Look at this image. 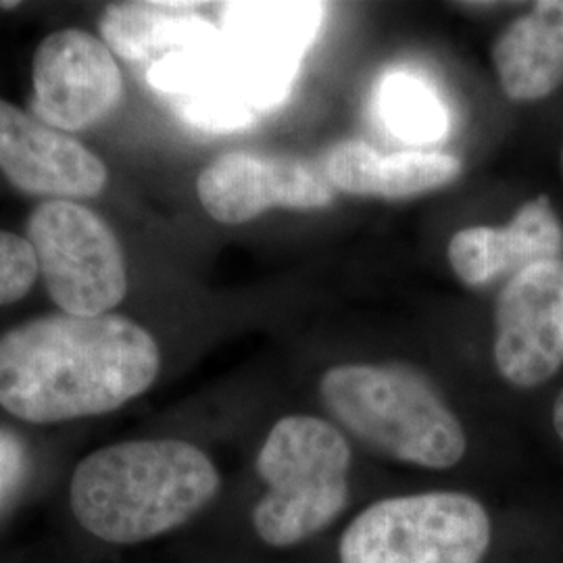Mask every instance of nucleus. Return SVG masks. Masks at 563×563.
I'll return each mask as SVG.
<instances>
[{
    "mask_svg": "<svg viewBox=\"0 0 563 563\" xmlns=\"http://www.w3.org/2000/svg\"><path fill=\"white\" fill-rule=\"evenodd\" d=\"M155 339L123 316L55 313L0 336V405L30 423L102 416L157 380Z\"/></svg>",
    "mask_w": 563,
    "mask_h": 563,
    "instance_id": "f257e3e1",
    "label": "nucleus"
},
{
    "mask_svg": "<svg viewBox=\"0 0 563 563\" xmlns=\"http://www.w3.org/2000/svg\"><path fill=\"white\" fill-rule=\"evenodd\" d=\"M220 472L199 446L159 439L109 444L81 460L69 504L86 532L111 544H139L172 532L211 504Z\"/></svg>",
    "mask_w": 563,
    "mask_h": 563,
    "instance_id": "f03ea898",
    "label": "nucleus"
},
{
    "mask_svg": "<svg viewBox=\"0 0 563 563\" xmlns=\"http://www.w3.org/2000/svg\"><path fill=\"white\" fill-rule=\"evenodd\" d=\"M320 397L351 434L399 462L449 470L465 455L460 418L411 372L367 363L336 365L323 374Z\"/></svg>",
    "mask_w": 563,
    "mask_h": 563,
    "instance_id": "7ed1b4c3",
    "label": "nucleus"
},
{
    "mask_svg": "<svg viewBox=\"0 0 563 563\" xmlns=\"http://www.w3.org/2000/svg\"><path fill=\"white\" fill-rule=\"evenodd\" d=\"M351 446L334 423L286 416L257 455L265 495L251 520L263 543L286 549L309 541L349 504Z\"/></svg>",
    "mask_w": 563,
    "mask_h": 563,
    "instance_id": "20e7f679",
    "label": "nucleus"
},
{
    "mask_svg": "<svg viewBox=\"0 0 563 563\" xmlns=\"http://www.w3.org/2000/svg\"><path fill=\"white\" fill-rule=\"evenodd\" d=\"M484 505L455 490L388 497L342 532L341 563H483L490 547Z\"/></svg>",
    "mask_w": 563,
    "mask_h": 563,
    "instance_id": "39448f33",
    "label": "nucleus"
},
{
    "mask_svg": "<svg viewBox=\"0 0 563 563\" xmlns=\"http://www.w3.org/2000/svg\"><path fill=\"white\" fill-rule=\"evenodd\" d=\"M27 242L63 313L95 318L123 301L128 272L120 242L90 209L71 201L44 202L30 216Z\"/></svg>",
    "mask_w": 563,
    "mask_h": 563,
    "instance_id": "423d86ee",
    "label": "nucleus"
},
{
    "mask_svg": "<svg viewBox=\"0 0 563 563\" xmlns=\"http://www.w3.org/2000/svg\"><path fill=\"white\" fill-rule=\"evenodd\" d=\"M34 115L63 132H80L115 111L123 92L111 48L84 30H59L42 41L34 63Z\"/></svg>",
    "mask_w": 563,
    "mask_h": 563,
    "instance_id": "0eeeda50",
    "label": "nucleus"
},
{
    "mask_svg": "<svg viewBox=\"0 0 563 563\" xmlns=\"http://www.w3.org/2000/svg\"><path fill=\"white\" fill-rule=\"evenodd\" d=\"M495 363L507 383L532 388L563 363V262L526 267L497 301Z\"/></svg>",
    "mask_w": 563,
    "mask_h": 563,
    "instance_id": "6e6552de",
    "label": "nucleus"
},
{
    "mask_svg": "<svg viewBox=\"0 0 563 563\" xmlns=\"http://www.w3.org/2000/svg\"><path fill=\"white\" fill-rule=\"evenodd\" d=\"M205 211L216 222L239 225L269 209H322L334 201V188L309 163L234 151L209 163L197 180Z\"/></svg>",
    "mask_w": 563,
    "mask_h": 563,
    "instance_id": "1a4fd4ad",
    "label": "nucleus"
},
{
    "mask_svg": "<svg viewBox=\"0 0 563 563\" xmlns=\"http://www.w3.org/2000/svg\"><path fill=\"white\" fill-rule=\"evenodd\" d=\"M0 169L13 186L55 201L99 195L104 163L81 142L0 101Z\"/></svg>",
    "mask_w": 563,
    "mask_h": 563,
    "instance_id": "9d476101",
    "label": "nucleus"
},
{
    "mask_svg": "<svg viewBox=\"0 0 563 563\" xmlns=\"http://www.w3.org/2000/svg\"><path fill=\"white\" fill-rule=\"evenodd\" d=\"M562 253V223L547 197L526 202L504 228H465L449 242V263L467 286H483L539 263L560 262Z\"/></svg>",
    "mask_w": 563,
    "mask_h": 563,
    "instance_id": "9b49d317",
    "label": "nucleus"
},
{
    "mask_svg": "<svg viewBox=\"0 0 563 563\" xmlns=\"http://www.w3.org/2000/svg\"><path fill=\"white\" fill-rule=\"evenodd\" d=\"M462 163L446 153H380L362 141L332 146L323 176L334 190L355 197L401 201L439 190L457 180Z\"/></svg>",
    "mask_w": 563,
    "mask_h": 563,
    "instance_id": "f8f14e48",
    "label": "nucleus"
},
{
    "mask_svg": "<svg viewBox=\"0 0 563 563\" xmlns=\"http://www.w3.org/2000/svg\"><path fill=\"white\" fill-rule=\"evenodd\" d=\"M102 42L113 55L134 63L157 60L211 46L222 30L188 2H121L104 11Z\"/></svg>",
    "mask_w": 563,
    "mask_h": 563,
    "instance_id": "ddd939ff",
    "label": "nucleus"
},
{
    "mask_svg": "<svg viewBox=\"0 0 563 563\" xmlns=\"http://www.w3.org/2000/svg\"><path fill=\"white\" fill-rule=\"evenodd\" d=\"M499 84L511 101H539L563 84V0H543L493 46Z\"/></svg>",
    "mask_w": 563,
    "mask_h": 563,
    "instance_id": "4468645a",
    "label": "nucleus"
},
{
    "mask_svg": "<svg viewBox=\"0 0 563 563\" xmlns=\"http://www.w3.org/2000/svg\"><path fill=\"white\" fill-rule=\"evenodd\" d=\"M320 2H236L222 13V36L263 57L301 63L322 27Z\"/></svg>",
    "mask_w": 563,
    "mask_h": 563,
    "instance_id": "2eb2a0df",
    "label": "nucleus"
},
{
    "mask_svg": "<svg viewBox=\"0 0 563 563\" xmlns=\"http://www.w3.org/2000/svg\"><path fill=\"white\" fill-rule=\"evenodd\" d=\"M378 107L386 125L405 141L434 142L449 130V118L437 92L411 74L384 78Z\"/></svg>",
    "mask_w": 563,
    "mask_h": 563,
    "instance_id": "dca6fc26",
    "label": "nucleus"
},
{
    "mask_svg": "<svg viewBox=\"0 0 563 563\" xmlns=\"http://www.w3.org/2000/svg\"><path fill=\"white\" fill-rule=\"evenodd\" d=\"M38 276L36 253L27 239L0 230V307L23 299Z\"/></svg>",
    "mask_w": 563,
    "mask_h": 563,
    "instance_id": "f3484780",
    "label": "nucleus"
},
{
    "mask_svg": "<svg viewBox=\"0 0 563 563\" xmlns=\"http://www.w3.org/2000/svg\"><path fill=\"white\" fill-rule=\"evenodd\" d=\"M176 113L190 125L209 132H234L249 128L257 113L236 102L211 99V97H188L174 101Z\"/></svg>",
    "mask_w": 563,
    "mask_h": 563,
    "instance_id": "a211bd4d",
    "label": "nucleus"
},
{
    "mask_svg": "<svg viewBox=\"0 0 563 563\" xmlns=\"http://www.w3.org/2000/svg\"><path fill=\"white\" fill-rule=\"evenodd\" d=\"M27 474V451L13 430L0 428V509L13 499Z\"/></svg>",
    "mask_w": 563,
    "mask_h": 563,
    "instance_id": "6ab92c4d",
    "label": "nucleus"
},
{
    "mask_svg": "<svg viewBox=\"0 0 563 563\" xmlns=\"http://www.w3.org/2000/svg\"><path fill=\"white\" fill-rule=\"evenodd\" d=\"M553 423H555V432L560 434L563 441V390L562 395L555 401V409H553Z\"/></svg>",
    "mask_w": 563,
    "mask_h": 563,
    "instance_id": "aec40b11",
    "label": "nucleus"
},
{
    "mask_svg": "<svg viewBox=\"0 0 563 563\" xmlns=\"http://www.w3.org/2000/svg\"><path fill=\"white\" fill-rule=\"evenodd\" d=\"M0 7H7V9H15L18 2H0Z\"/></svg>",
    "mask_w": 563,
    "mask_h": 563,
    "instance_id": "412c9836",
    "label": "nucleus"
}]
</instances>
